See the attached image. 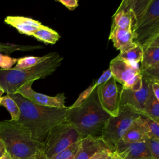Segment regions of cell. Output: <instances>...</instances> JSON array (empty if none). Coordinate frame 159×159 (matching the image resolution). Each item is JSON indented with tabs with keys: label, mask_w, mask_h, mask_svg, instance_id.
I'll use <instances>...</instances> for the list:
<instances>
[{
	"label": "cell",
	"mask_w": 159,
	"mask_h": 159,
	"mask_svg": "<svg viewBox=\"0 0 159 159\" xmlns=\"http://www.w3.org/2000/svg\"><path fill=\"white\" fill-rule=\"evenodd\" d=\"M20 109L17 121L30 132L34 140L43 143L49 131L58 124L65 121L68 107L57 108L32 103L19 94H9Z\"/></svg>",
	"instance_id": "cell-1"
},
{
	"label": "cell",
	"mask_w": 159,
	"mask_h": 159,
	"mask_svg": "<svg viewBox=\"0 0 159 159\" xmlns=\"http://www.w3.org/2000/svg\"><path fill=\"white\" fill-rule=\"evenodd\" d=\"M131 19V32L136 43L142 45L159 37V0H124L119 5Z\"/></svg>",
	"instance_id": "cell-2"
},
{
	"label": "cell",
	"mask_w": 159,
	"mask_h": 159,
	"mask_svg": "<svg viewBox=\"0 0 159 159\" xmlns=\"http://www.w3.org/2000/svg\"><path fill=\"white\" fill-rule=\"evenodd\" d=\"M110 116L101 107L95 89L80 106L67 107L65 120L76 129L82 138L87 136L101 138Z\"/></svg>",
	"instance_id": "cell-3"
},
{
	"label": "cell",
	"mask_w": 159,
	"mask_h": 159,
	"mask_svg": "<svg viewBox=\"0 0 159 159\" xmlns=\"http://www.w3.org/2000/svg\"><path fill=\"white\" fill-rule=\"evenodd\" d=\"M0 139L13 159H46L42 153L43 143L34 140L30 131L17 121L0 122Z\"/></svg>",
	"instance_id": "cell-4"
},
{
	"label": "cell",
	"mask_w": 159,
	"mask_h": 159,
	"mask_svg": "<svg viewBox=\"0 0 159 159\" xmlns=\"http://www.w3.org/2000/svg\"><path fill=\"white\" fill-rule=\"evenodd\" d=\"M63 59L58 53L52 52L48 58L29 68H0V86L7 94H16L17 89L24 84L52 75L60 65Z\"/></svg>",
	"instance_id": "cell-5"
},
{
	"label": "cell",
	"mask_w": 159,
	"mask_h": 159,
	"mask_svg": "<svg viewBox=\"0 0 159 159\" xmlns=\"http://www.w3.org/2000/svg\"><path fill=\"white\" fill-rule=\"evenodd\" d=\"M82 139L76 129L64 121L52 128L43 143L42 153L48 159Z\"/></svg>",
	"instance_id": "cell-6"
},
{
	"label": "cell",
	"mask_w": 159,
	"mask_h": 159,
	"mask_svg": "<svg viewBox=\"0 0 159 159\" xmlns=\"http://www.w3.org/2000/svg\"><path fill=\"white\" fill-rule=\"evenodd\" d=\"M140 116L126 105H120L116 117L110 116L102 130L101 138L112 152H114L116 144L122 139L133 121Z\"/></svg>",
	"instance_id": "cell-7"
},
{
	"label": "cell",
	"mask_w": 159,
	"mask_h": 159,
	"mask_svg": "<svg viewBox=\"0 0 159 159\" xmlns=\"http://www.w3.org/2000/svg\"><path fill=\"white\" fill-rule=\"evenodd\" d=\"M142 86L139 90L126 89L121 87L120 89V105L130 107L135 112L140 113L150 101L155 98L152 91V82L142 77Z\"/></svg>",
	"instance_id": "cell-8"
},
{
	"label": "cell",
	"mask_w": 159,
	"mask_h": 159,
	"mask_svg": "<svg viewBox=\"0 0 159 159\" xmlns=\"http://www.w3.org/2000/svg\"><path fill=\"white\" fill-rule=\"evenodd\" d=\"M101 107L111 116L116 117L120 106V90L113 77L96 88Z\"/></svg>",
	"instance_id": "cell-9"
},
{
	"label": "cell",
	"mask_w": 159,
	"mask_h": 159,
	"mask_svg": "<svg viewBox=\"0 0 159 159\" xmlns=\"http://www.w3.org/2000/svg\"><path fill=\"white\" fill-rule=\"evenodd\" d=\"M34 81L28 82L20 86L16 94H19L34 104L57 108H65L66 97L64 93H59L55 96H50L35 91L32 88Z\"/></svg>",
	"instance_id": "cell-10"
},
{
	"label": "cell",
	"mask_w": 159,
	"mask_h": 159,
	"mask_svg": "<svg viewBox=\"0 0 159 159\" xmlns=\"http://www.w3.org/2000/svg\"><path fill=\"white\" fill-rule=\"evenodd\" d=\"M114 152L122 159H152L144 142L127 143L120 140L116 144Z\"/></svg>",
	"instance_id": "cell-11"
},
{
	"label": "cell",
	"mask_w": 159,
	"mask_h": 159,
	"mask_svg": "<svg viewBox=\"0 0 159 159\" xmlns=\"http://www.w3.org/2000/svg\"><path fill=\"white\" fill-rule=\"evenodd\" d=\"M116 81L124 86L127 81L141 73L140 68H135L117 57L109 63V68Z\"/></svg>",
	"instance_id": "cell-12"
},
{
	"label": "cell",
	"mask_w": 159,
	"mask_h": 159,
	"mask_svg": "<svg viewBox=\"0 0 159 159\" xmlns=\"http://www.w3.org/2000/svg\"><path fill=\"white\" fill-rule=\"evenodd\" d=\"M105 149L109 148L101 138L87 136L80 140L74 159H89L98 152Z\"/></svg>",
	"instance_id": "cell-13"
},
{
	"label": "cell",
	"mask_w": 159,
	"mask_h": 159,
	"mask_svg": "<svg viewBox=\"0 0 159 159\" xmlns=\"http://www.w3.org/2000/svg\"><path fill=\"white\" fill-rule=\"evenodd\" d=\"M143 50L140 71L148 68L159 67V37L141 45Z\"/></svg>",
	"instance_id": "cell-14"
},
{
	"label": "cell",
	"mask_w": 159,
	"mask_h": 159,
	"mask_svg": "<svg viewBox=\"0 0 159 159\" xmlns=\"http://www.w3.org/2000/svg\"><path fill=\"white\" fill-rule=\"evenodd\" d=\"M4 22L17 30L20 34L32 36L42 24L40 22L30 17L17 16H8L5 17Z\"/></svg>",
	"instance_id": "cell-15"
},
{
	"label": "cell",
	"mask_w": 159,
	"mask_h": 159,
	"mask_svg": "<svg viewBox=\"0 0 159 159\" xmlns=\"http://www.w3.org/2000/svg\"><path fill=\"white\" fill-rule=\"evenodd\" d=\"M109 39L112 42L114 46L120 53L126 52L137 45L131 31L117 27H111Z\"/></svg>",
	"instance_id": "cell-16"
},
{
	"label": "cell",
	"mask_w": 159,
	"mask_h": 159,
	"mask_svg": "<svg viewBox=\"0 0 159 159\" xmlns=\"http://www.w3.org/2000/svg\"><path fill=\"white\" fill-rule=\"evenodd\" d=\"M146 137L145 128L140 116L133 121L121 140L127 143L140 142H143Z\"/></svg>",
	"instance_id": "cell-17"
},
{
	"label": "cell",
	"mask_w": 159,
	"mask_h": 159,
	"mask_svg": "<svg viewBox=\"0 0 159 159\" xmlns=\"http://www.w3.org/2000/svg\"><path fill=\"white\" fill-rule=\"evenodd\" d=\"M142 55V47L140 44L137 43V45L131 49L123 53H119L117 57L126 62L133 68H140L139 63H141Z\"/></svg>",
	"instance_id": "cell-18"
},
{
	"label": "cell",
	"mask_w": 159,
	"mask_h": 159,
	"mask_svg": "<svg viewBox=\"0 0 159 159\" xmlns=\"http://www.w3.org/2000/svg\"><path fill=\"white\" fill-rule=\"evenodd\" d=\"M32 36L47 44H55L60 38L57 32L43 25L35 31Z\"/></svg>",
	"instance_id": "cell-19"
},
{
	"label": "cell",
	"mask_w": 159,
	"mask_h": 159,
	"mask_svg": "<svg viewBox=\"0 0 159 159\" xmlns=\"http://www.w3.org/2000/svg\"><path fill=\"white\" fill-rule=\"evenodd\" d=\"M111 27L131 31V19L129 13L124 9L119 7L112 16Z\"/></svg>",
	"instance_id": "cell-20"
},
{
	"label": "cell",
	"mask_w": 159,
	"mask_h": 159,
	"mask_svg": "<svg viewBox=\"0 0 159 159\" xmlns=\"http://www.w3.org/2000/svg\"><path fill=\"white\" fill-rule=\"evenodd\" d=\"M51 53L52 52H50L49 53L42 57L26 56L19 58L14 68L17 69H26L35 66L48 58L50 56Z\"/></svg>",
	"instance_id": "cell-21"
},
{
	"label": "cell",
	"mask_w": 159,
	"mask_h": 159,
	"mask_svg": "<svg viewBox=\"0 0 159 159\" xmlns=\"http://www.w3.org/2000/svg\"><path fill=\"white\" fill-rule=\"evenodd\" d=\"M0 106H2L9 112L12 120L17 121L20 116V109L16 102L9 94H6L1 98Z\"/></svg>",
	"instance_id": "cell-22"
},
{
	"label": "cell",
	"mask_w": 159,
	"mask_h": 159,
	"mask_svg": "<svg viewBox=\"0 0 159 159\" xmlns=\"http://www.w3.org/2000/svg\"><path fill=\"white\" fill-rule=\"evenodd\" d=\"M43 48L41 46H33V45H18L9 43L0 42V53L6 55H10L11 53L16 51H29L34 50Z\"/></svg>",
	"instance_id": "cell-23"
},
{
	"label": "cell",
	"mask_w": 159,
	"mask_h": 159,
	"mask_svg": "<svg viewBox=\"0 0 159 159\" xmlns=\"http://www.w3.org/2000/svg\"><path fill=\"white\" fill-rule=\"evenodd\" d=\"M140 116L159 123V101L153 98L140 113Z\"/></svg>",
	"instance_id": "cell-24"
},
{
	"label": "cell",
	"mask_w": 159,
	"mask_h": 159,
	"mask_svg": "<svg viewBox=\"0 0 159 159\" xmlns=\"http://www.w3.org/2000/svg\"><path fill=\"white\" fill-rule=\"evenodd\" d=\"M147 137L159 139V123L142 116Z\"/></svg>",
	"instance_id": "cell-25"
},
{
	"label": "cell",
	"mask_w": 159,
	"mask_h": 159,
	"mask_svg": "<svg viewBox=\"0 0 159 159\" xmlns=\"http://www.w3.org/2000/svg\"><path fill=\"white\" fill-rule=\"evenodd\" d=\"M80 141L72 144L65 150L61 151L60 153L55 155L48 159H69L74 157L78 150Z\"/></svg>",
	"instance_id": "cell-26"
},
{
	"label": "cell",
	"mask_w": 159,
	"mask_h": 159,
	"mask_svg": "<svg viewBox=\"0 0 159 159\" xmlns=\"http://www.w3.org/2000/svg\"><path fill=\"white\" fill-rule=\"evenodd\" d=\"M143 142L150 152L152 159H159V139L146 137Z\"/></svg>",
	"instance_id": "cell-27"
},
{
	"label": "cell",
	"mask_w": 159,
	"mask_h": 159,
	"mask_svg": "<svg viewBox=\"0 0 159 159\" xmlns=\"http://www.w3.org/2000/svg\"><path fill=\"white\" fill-rule=\"evenodd\" d=\"M17 58H12L9 55L0 53V67L1 69L7 70L12 68L17 61Z\"/></svg>",
	"instance_id": "cell-28"
},
{
	"label": "cell",
	"mask_w": 159,
	"mask_h": 159,
	"mask_svg": "<svg viewBox=\"0 0 159 159\" xmlns=\"http://www.w3.org/2000/svg\"><path fill=\"white\" fill-rule=\"evenodd\" d=\"M96 87L94 86V84L89 86L88 88H87L84 91H83L80 94V96H78L77 99L75 101V102L71 106H70L68 107L73 108V107H75L80 106L82 102H83L89 96V95L96 89Z\"/></svg>",
	"instance_id": "cell-29"
},
{
	"label": "cell",
	"mask_w": 159,
	"mask_h": 159,
	"mask_svg": "<svg viewBox=\"0 0 159 159\" xmlns=\"http://www.w3.org/2000/svg\"><path fill=\"white\" fill-rule=\"evenodd\" d=\"M112 77V75L111 71L109 68H108L107 70H106L105 71H104L102 73V74L97 80V81H95L94 84L96 87H97L98 86L106 82L107 81H108Z\"/></svg>",
	"instance_id": "cell-30"
},
{
	"label": "cell",
	"mask_w": 159,
	"mask_h": 159,
	"mask_svg": "<svg viewBox=\"0 0 159 159\" xmlns=\"http://www.w3.org/2000/svg\"><path fill=\"white\" fill-rule=\"evenodd\" d=\"M56 1L62 4L70 11H73L78 6V1L77 0H57Z\"/></svg>",
	"instance_id": "cell-31"
},
{
	"label": "cell",
	"mask_w": 159,
	"mask_h": 159,
	"mask_svg": "<svg viewBox=\"0 0 159 159\" xmlns=\"http://www.w3.org/2000/svg\"><path fill=\"white\" fill-rule=\"evenodd\" d=\"M113 152L109 149H105L98 152L89 159H106L109 155H110Z\"/></svg>",
	"instance_id": "cell-32"
},
{
	"label": "cell",
	"mask_w": 159,
	"mask_h": 159,
	"mask_svg": "<svg viewBox=\"0 0 159 159\" xmlns=\"http://www.w3.org/2000/svg\"><path fill=\"white\" fill-rule=\"evenodd\" d=\"M152 91L154 97L159 101V82H153L151 85Z\"/></svg>",
	"instance_id": "cell-33"
},
{
	"label": "cell",
	"mask_w": 159,
	"mask_h": 159,
	"mask_svg": "<svg viewBox=\"0 0 159 159\" xmlns=\"http://www.w3.org/2000/svg\"><path fill=\"white\" fill-rule=\"evenodd\" d=\"M6 148L3 141L0 139V158L6 153Z\"/></svg>",
	"instance_id": "cell-34"
},
{
	"label": "cell",
	"mask_w": 159,
	"mask_h": 159,
	"mask_svg": "<svg viewBox=\"0 0 159 159\" xmlns=\"http://www.w3.org/2000/svg\"><path fill=\"white\" fill-rule=\"evenodd\" d=\"M0 159H13L11 155L6 151V153L0 158Z\"/></svg>",
	"instance_id": "cell-35"
},
{
	"label": "cell",
	"mask_w": 159,
	"mask_h": 159,
	"mask_svg": "<svg viewBox=\"0 0 159 159\" xmlns=\"http://www.w3.org/2000/svg\"><path fill=\"white\" fill-rule=\"evenodd\" d=\"M106 159H117V154L113 152L110 155H109Z\"/></svg>",
	"instance_id": "cell-36"
},
{
	"label": "cell",
	"mask_w": 159,
	"mask_h": 159,
	"mask_svg": "<svg viewBox=\"0 0 159 159\" xmlns=\"http://www.w3.org/2000/svg\"><path fill=\"white\" fill-rule=\"evenodd\" d=\"M4 93V89H2V88L0 86V98L1 97H2V94Z\"/></svg>",
	"instance_id": "cell-37"
},
{
	"label": "cell",
	"mask_w": 159,
	"mask_h": 159,
	"mask_svg": "<svg viewBox=\"0 0 159 159\" xmlns=\"http://www.w3.org/2000/svg\"><path fill=\"white\" fill-rule=\"evenodd\" d=\"M116 154H117V153H116ZM117 159H122V158H120V157L117 155Z\"/></svg>",
	"instance_id": "cell-38"
},
{
	"label": "cell",
	"mask_w": 159,
	"mask_h": 159,
	"mask_svg": "<svg viewBox=\"0 0 159 159\" xmlns=\"http://www.w3.org/2000/svg\"><path fill=\"white\" fill-rule=\"evenodd\" d=\"M28 159H37L36 158H28Z\"/></svg>",
	"instance_id": "cell-39"
},
{
	"label": "cell",
	"mask_w": 159,
	"mask_h": 159,
	"mask_svg": "<svg viewBox=\"0 0 159 159\" xmlns=\"http://www.w3.org/2000/svg\"><path fill=\"white\" fill-rule=\"evenodd\" d=\"M75 157V156H74ZM74 157H71V158H69V159H74Z\"/></svg>",
	"instance_id": "cell-40"
},
{
	"label": "cell",
	"mask_w": 159,
	"mask_h": 159,
	"mask_svg": "<svg viewBox=\"0 0 159 159\" xmlns=\"http://www.w3.org/2000/svg\"><path fill=\"white\" fill-rule=\"evenodd\" d=\"M1 98H2V97H1ZM1 98H0V102H1Z\"/></svg>",
	"instance_id": "cell-41"
}]
</instances>
